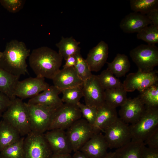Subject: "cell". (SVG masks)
Returning a JSON list of instances; mask_svg holds the SVG:
<instances>
[{
    "mask_svg": "<svg viewBox=\"0 0 158 158\" xmlns=\"http://www.w3.org/2000/svg\"><path fill=\"white\" fill-rule=\"evenodd\" d=\"M80 42L72 37H62L60 40L56 44L59 49V53L66 60L70 56L80 53Z\"/></svg>",
    "mask_w": 158,
    "mask_h": 158,
    "instance_id": "25",
    "label": "cell"
},
{
    "mask_svg": "<svg viewBox=\"0 0 158 158\" xmlns=\"http://www.w3.org/2000/svg\"><path fill=\"white\" fill-rule=\"evenodd\" d=\"M103 132L110 149L118 148L131 140L129 126L119 118L106 128Z\"/></svg>",
    "mask_w": 158,
    "mask_h": 158,
    "instance_id": "9",
    "label": "cell"
},
{
    "mask_svg": "<svg viewBox=\"0 0 158 158\" xmlns=\"http://www.w3.org/2000/svg\"><path fill=\"white\" fill-rule=\"evenodd\" d=\"M25 137H21L17 141L10 145L0 152L4 158H24V141Z\"/></svg>",
    "mask_w": 158,
    "mask_h": 158,
    "instance_id": "29",
    "label": "cell"
},
{
    "mask_svg": "<svg viewBox=\"0 0 158 158\" xmlns=\"http://www.w3.org/2000/svg\"><path fill=\"white\" fill-rule=\"evenodd\" d=\"M115 152H110L107 154L102 158H115Z\"/></svg>",
    "mask_w": 158,
    "mask_h": 158,
    "instance_id": "44",
    "label": "cell"
},
{
    "mask_svg": "<svg viewBox=\"0 0 158 158\" xmlns=\"http://www.w3.org/2000/svg\"><path fill=\"white\" fill-rule=\"evenodd\" d=\"M82 115L77 105L63 103L55 111L48 130L54 129H67Z\"/></svg>",
    "mask_w": 158,
    "mask_h": 158,
    "instance_id": "7",
    "label": "cell"
},
{
    "mask_svg": "<svg viewBox=\"0 0 158 158\" xmlns=\"http://www.w3.org/2000/svg\"><path fill=\"white\" fill-rule=\"evenodd\" d=\"M28 111L31 132L44 134L48 130L56 110L38 105L27 103Z\"/></svg>",
    "mask_w": 158,
    "mask_h": 158,
    "instance_id": "8",
    "label": "cell"
},
{
    "mask_svg": "<svg viewBox=\"0 0 158 158\" xmlns=\"http://www.w3.org/2000/svg\"><path fill=\"white\" fill-rule=\"evenodd\" d=\"M83 86V85H82ZM82 86L64 90L62 91L63 96L61 98L63 102L77 105L83 97Z\"/></svg>",
    "mask_w": 158,
    "mask_h": 158,
    "instance_id": "33",
    "label": "cell"
},
{
    "mask_svg": "<svg viewBox=\"0 0 158 158\" xmlns=\"http://www.w3.org/2000/svg\"><path fill=\"white\" fill-rule=\"evenodd\" d=\"M118 118L116 109L105 103L98 109L95 121L92 126L94 133L104 132L105 129Z\"/></svg>",
    "mask_w": 158,
    "mask_h": 158,
    "instance_id": "21",
    "label": "cell"
},
{
    "mask_svg": "<svg viewBox=\"0 0 158 158\" xmlns=\"http://www.w3.org/2000/svg\"><path fill=\"white\" fill-rule=\"evenodd\" d=\"M2 119L15 128L21 136L31 132L28 111L27 103L18 97L12 103L3 114Z\"/></svg>",
    "mask_w": 158,
    "mask_h": 158,
    "instance_id": "3",
    "label": "cell"
},
{
    "mask_svg": "<svg viewBox=\"0 0 158 158\" xmlns=\"http://www.w3.org/2000/svg\"><path fill=\"white\" fill-rule=\"evenodd\" d=\"M49 86L44 78L30 77L18 81L15 88V95L22 100L31 98L46 90Z\"/></svg>",
    "mask_w": 158,
    "mask_h": 158,
    "instance_id": "13",
    "label": "cell"
},
{
    "mask_svg": "<svg viewBox=\"0 0 158 158\" xmlns=\"http://www.w3.org/2000/svg\"><path fill=\"white\" fill-rule=\"evenodd\" d=\"M76 61L74 68L80 78L83 82L93 75L85 60L80 54L76 55Z\"/></svg>",
    "mask_w": 158,
    "mask_h": 158,
    "instance_id": "34",
    "label": "cell"
},
{
    "mask_svg": "<svg viewBox=\"0 0 158 158\" xmlns=\"http://www.w3.org/2000/svg\"><path fill=\"white\" fill-rule=\"evenodd\" d=\"M127 92L123 86L116 88L106 90L105 103L114 108L121 107L127 100Z\"/></svg>",
    "mask_w": 158,
    "mask_h": 158,
    "instance_id": "27",
    "label": "cell"
},
{
    "mask_svg": "<svg viewBox=\"0 0 158 158\" xmlns=\"http://www.w3.org/2000/svg\"><path fill=\"white\" fill-rule=\"evenodd\" d=\"M30 66L36 77L52 79L60 70L63 58L46 46L33 49L29 56Z\"/></svg>",
    "mask_w": 158,
    "mask_h": 158,
    "instance_id": "1",
    "label": "cell"
},
{
    "mask_svg": "<svg viewBox=\"0 0 158 158\" xmlns=\"http://www.w3.org/2000/svg\"><path fill=\"white\" fill-rule=\"evenodd\" d=\"M21 137L15 128L2 119L0 122V152Z\"/></svg>",
    "mask_w": 158,
    "mask_h": 158,
    "instance_id": "23",
    "label": "cell"
},
{
    "mask_svg": "<svg viewBox=\"0 0 158 158\" xmlns=\"http://www.w3.org/2000/svg\"><path fill=\"white\" fill-rule=\"evenodd\" d=\"M151 24L146 15L133 12L126 15L122 19L119 26L124 32L130 33H138Z\"/></svg>",
    "mask_w": 158,
    "mask_h": 158,
    "instance_id": "20",
    "label": "cell"
},
{
    "mask_svg": "<svg viewBox=\"0 0 158 158\" xmlns=\"http://www.w3.org/2000/svg\"><path fill=\"white\" fill-rule=\"evenodd\" d=\"M82 90L85 104L98 109L104 104L105 90L101 86L97 75L93 74L83 82Z\"/></svg>",
    "mask_w": 158,
    "mask_h": 158,
    "instance_id": "11",
    "label": "cell"
},
{
    "mask_svg": "<svg viewBox=\"0 0 158 158\" xmlns=\"http://www.w3.org/2000/svg\"><path fill=\"white\" fill-rule=\"evenodd\" d=\"M147 147L144 142L131 140L114 151L115 158H143Z\"/></svg>",
    "mask_w": 158,
    "mask_h": 158,
    "instance_id": "22",
    "label": "cell"
},
{
    "mask_svg": "<svg viewBox=\"0 0 158 158\" xmlns=\"http://www.w3.org/2000/svg\"><path fill=\"white\" fill-rule=\"evenodd\" d=\"M137 37L148 44L155 45L158 43V26L150 25L138 33Z\"/></svg>",
    "mask_w": 158,
    "mask_h": 158,
    "instance_id": "32",
    "label": "cell"
},
{
    "mask_svg": "<svg viewBox=\"0 0 158 158\" xmlns=\"http://www.w3.org/2000/svg\"><path fill=\"white\" fill-rule=\"evenodd\" d=\"M0 158H4L0 155Z\"/></svg>",
    "mask_w": 158,
    "mask_h": 158,
    "instance_id": "46",
    "label": "cell"
},
{
    "mask_svg": "<svg viewBox=\"0 0 158 158\" xmlns=\"http://www.w3.org/2000/svg\"><path fill=\"white\" fill-rule=\"evenodd\" d=\"M52 80L54 85L61 92L65 89L82 86L83 83L74 67L60 69Z\"/></svg>",
    "mask_w": 158,
    "mask_h": 158,
    "instance_id": "18",
    "label": "cell"
},
{
    "mask_svg": "<svg viewBox=\"0 0 158 158\" xmlns=\"http://www.w3.org/2000/svg\"><path fill=\"white\" fill-rule=\"evenodd\" d=\"M25 2L23 0H0L2 6L9 12L13 13L18 12L21 10Z\"/></svg>",
    "mask_w": 158,
    "mask_h": 158,
    "instance_id": "36",
    "label": "cell"
},
{
    "mask_svg": "<svg viewBox=\"0 0 158 158\" xmlns=\"http://www.w3.org/2000/svg\"><path fill=\"white\" fill-rule=\"evenodd\" d=\"M140 93L138 96L146 106L158 107V83L151 85Z\"/></svg>",
    "mask_w": 158,
    "mask_h": 158,
    "instance_id": "28",
    "label": "cell"
},
{
    "mask_svg": "<svg viewBox=\"0 0 158 158\" xmlns=\"http://www.w3.org/2000/svg\"><path fill=\"white\" fill-rule=\"evenodd\" d=\"M151 25L158 26V8L154 9L146 15Z\"/></svg>",
    "mask_w": 158,
    "mask_h": 158,
    "instance_id": "39",
    "label": "cell"
},
{
    "mask_svg": "<svg viewBox=\"0 0 158 158\" xmlns=\"http://www.w3.org/2000/svg\"><path fill=\"white\" fill-rule=\"evenodd\" d=\"M30 50L22 41L12 40L8 42L0 58V67L13 75L19 77L28 73L26 59Z\"/></svg>",
    "mask_w": 158,
    "mask_h": 158,
    "instance_id": "2",
    "label": "cell"
},
{
    "mask_svg": "<svg viewBox=\"0 0 158 158\" xmlns=\"http://www.w3.org/2000/svg\"><path fill=\"white\" fill-rule=\"evenodd\" d=\"M61 92L54 85H50L42 92L30 98L27 103L42 105L56 110L63 103L59 96Z\"/></svg>",
    "mask_w": 158,
    "mask_h": 158,
    "instance_id": "17",
    "label": "cell"
},
{
    "mask_svg": "<svg viewBox=\"0 0 158 158\" xmlns=\"http://www.w3.org/2000/svg\"><path fill=\"white\" fill-rule=\"evenodd\" d=\"M129 54L138 71L151 72L158 65V48L155 45L140 44L130 50Z\"/></svg>",
    "mask_w": 158,
    "mask_h": 158,
    "instance_id": "5",
    "label": "cell"
},
{
    "mask_svg": "<svg viewBox=\"0 0 158 158\" xmlns=\"http://www.w3.org/2000/svg\"><path fill=\"white\" fill-rule=\"evenodd\" d=\"M77 105L80 111L82 116L92 126L95 121L98 109L95 107L84 104L80 102L77 104Z\"/></svg>",
    "mask_w": 158,
    "mask_h": 158,
    "instance_id": "35",
    "label": "cell"
},
{
    "mask_svg": "<svg viewBox=\"0 0 158 158\" xmlns=\"http://www.w3.org/2000/svg\"><path fill=\"white\" fill-rule=\"evenodd\" d=\"M50 158H72L70 154L53 153Z\"/></svg>",
    "mask_w": 158,
    "mask_h": 158,
    "instance_id": "42",
    "label": "cell"
},
{
    "mask_svg": "<svg viewBox=\"0 0 158 158\" xmlns=\"http://www.w3.org/2000/svg\"><path fill=\"white\" fill-rule=\"evenodd\" d=\"M72 158H89L80 150L74 152Z\"/></svg>",
    "mask_w": 158,
    "mask_h": 158,
    "instance_id": "43",
    "label": "cell"
},
{
    "mask_svg": "<svg viewBox=\"0 0 158 158\" xmlns=\"http://www.w3.org/2000/svg\"><path fill=\"white\" fill-rule=\"evenodd\" d=\"M11 100L8 96L0 92V117L2 116L12 103Z\"/></svg>",
    "mask_w": 158,
    "mask_h": 158,
    "instance_id": "38",
    "label": "cell"
},
{
    "mask_svg": "<svg viewBox=\"0 0 158 158\" xmlns=\"http://www.w3.org/2000/svg\"><path fill=\"white\" fill-rule=\"evenodd\" d=\"M108 144L102 132L95 133L80 151L89 158H102L107 154Z\"/></svg>",
    "mask_w": 158,
    "mask_h": 158,
    "instance_id": "16",
    "label": "cell"
},
{
    "mask_svg": "<svg viewBox=\"0 0 158 158\" xmlns=\"http://www.w3.org/2000/svg\"><path fill=\"white\" fill-rule=\"evenodd\" d=\"M145 145L149 148L158 150V127L146 138L143 142Z\"/></svg>",
    "mask_w": 158,
    "mask_h": 158,
    "instance_id": "37",
    "label": "cell"
},
{
    "mask_svg": "<svg viewBox=\"0 0 158 158\" xmlns=\"http://www.w3.org/2000/svg\"><path fill=\"white\" fill-rule=\"evenodd\" d=\"M145 108L138 96L133 99L128 98L125 103L121 107L119 111V118L128 124H134L140 118Z\"/></svg>",
    "mask_w": 158,
    "mask_h": 158,
    "instance_id": "15",
    "label": "cell"
},
{
    "mask_svg": "<svg viewBox=\"0 0 158 158\" xmlns=\"http://www.w3.org/2000/svg\"><path fill=\"white\" fill-rule=\"evenodd\" d=\"M65 61L66 62L63 66V68L74 67L75 65L76 61V55L69 56Z\"/></svg>",
    "mask_w": 158,
    "mask_h": 158,
    "instance_id": "41",
    "label": "cell"
},
{
    "mask_svg": "<svg viewBox=\"0 0 158 158\" xmlns=\"http://www.w3.org/2000/svg\"><path fill=\"white\" fill-rule=\"evenodd\" d=\"M158 83V71L153 70L148 72L138 71L128 74L123 83L127 92H132L135 90L140 92L151 85Z\"/></svg>",
    "mask_w": 158,
    "mask_h": 158,
    "instance_id": "12",
    "label": "cell"
},
{
    "mask_svg": "<svg viewBox=\"0 0 158 158\" xmlns=\"http://www.w3.org/2000/svg\"><path fill=\"white\" fill-rule=\"evenodd\" d=\"M66 132L74 152L80 150L95 134L92 126L85 119L81 118L68 128Z\"/></svg>",
    "mask_w": 158,
    "mask_h": 158,
    "instance_id": "10",
    "label": "cell"
},
{
    "mask_svg": "<svg viewBox=\"0 0 158 158\" xmlns=\"http://www.w3.org/2000/svg\"><path fill=\"white\" fill-rule=\"evenodd\" d=\"M143 158H158V150L151 149L147 147Z\"/></svg>",
    "mask_w": 158,
    "mask_h": 158,
    "instance_id": "40",
    "label": "cell"
},
{
    "mask_svg": "<svg viewBox=\"0 0 158 158\" xmlns=\"http://www.w3.org/2000/svg\"><path fill=\"white\" fill-rule=\"evenodd\" d=\"M109 53L108 44L101 41L90 50L85 60L91 71H99L107 62Z\"/></svg>",
    "mask_w": 158,
    "mask_h": 158,
    "instance_id": "19",
    "label": "cell"
},
{
    "mask_svg": "<svg viewBox=\"0 0 158 158\" xmlns=\"http://www.w3.org/2000/svg\"><path fill=\"white\" fill-rule=\"evenodd\" d=\"M97 76L101 86L105 90L123 86L120 81L107 69L103 70Z\"/></svg>",
    "mask_w": 158,
    "mask_h": 158,
    "instance_id": "30",
    "label": "cell"
},
{
    "mask_svg": "<svg viewBox=\"0 0 158 158\" xmlns=\"http://www.w3.org/2000/svg\"><path fill=\"white\" fill-rule=\"evenodd\" d=\"M24 141V158H50L53 152L44 134L30 132Z\"/></svg>",
    "mask_w": 158,
    "mask_h": 158,
    "instance_id": "6",
    "label": "cell"
},
{
    "mask_svg": "<svg viewBox=\"0 0 158 158\" xmlns=\"http://www.w3.org/2000/svg\"><path fill=\"white\" fill-rule=\"evenodd\" d=\"M2 52H1L0 51V58L2 56Z\"/></svg>",
    "mask_w": 158,
    "mask_h": 158,
    "instance_id": "45",
    "label": "cell"
},
{
    "mask_svg": "<svg viewBox=\"0 0 158 158\" xmlns=\"http://www.w3.org/2000/svg\"><path fill=\"white\" fill-rule=\"evenodd\" d=\"M20 77L13 75L0 67V92L11 100L16 98L15 90Z\"/></svg>",
    "mask_w": 158,
    "mask_h": 158,
    "instance_id": "24",
    "label": "cell"
},
{
    "mask_svg": "<svg viewBox=\"0 0 158 158\" xmlns=\"http://www.w3.org/2000/svg\"><path fill=\"white\" fill-rule=\"evenodd\" d=\"M106 63L107 69L118 78L124 76L129 71L130 67L128 56L123 54L118 53L113 61Z\"/></svg>",
    "mask_w": 158,
    "mask_h": 158,
    "instance_id": "26",
    "label": "cell"
},
{
    "mask_svg": "<svg viewBox=\"0 0 158 158\" xmlns=\"http://www.w3.org/2000/svg\"><path fill=\"white\" fill-rule=\"evenodd\" d=\"M145 107L139 119L129 126L131 140L143 142L158 127V107Z\"/></svg>",
    "mask_w": 158,
    "mask_h": 158,
    "instance_id": "4",
    "label": "cell"
},
{
    "mask_svg": "<svg viewBox=\"0 0 158 158\" xmlns=\"http://www.w3.org/2000/svg\"><path fill=\"white\" fill-rule=\"evenodd\" d=\"M130 5L134 12L146 15L149 12L158 8L157 0H131Z\"/></svg>",
    "mask_w": 158,
    "mask_h": 158,
    "instance_id": "31",
    "label": "cell"
},
{
    "mask_svg": "<svg viewBox=\"0 0 158 158\" xmlns=\"http://www.w3.org/2000/svg\"><path fill=\"white\" fill-rule=\"evenodd\" d=\"M46 140L54 154H70L72 149L65 130L54 129L44 133Z\"/></svg>",
    "mask_w": 158,
    "mask_h": 158,
    "instance_id": "14",
    "label": "cell"
}]
</instances>
